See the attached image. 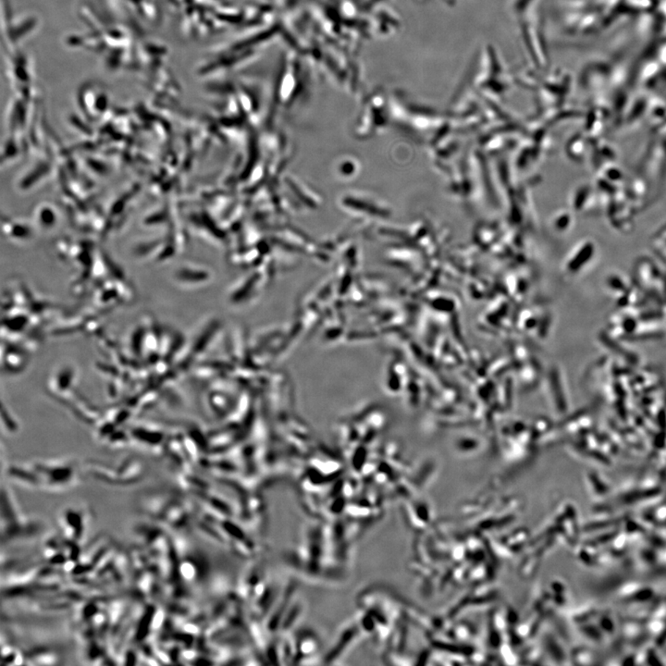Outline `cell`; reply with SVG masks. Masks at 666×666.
Returning a JSON list of instances; mask_svg holds the SVG:
<instances>
[{"label":"cell","mask_w":666,"mask_h":666,"mask_svg":"<svg viewBox=\"0 0 666 666\" xmlns=\"http://www.w3.org/2000/svg\"><path fill=\"white\" fill-rule=\"evenodd\" d=\"M87 517L89 515L83 510L71 507L62 510L59 517V527L68 542L78 544L83 539Z\"/></svg>","instance_id":"cell-1"}]
</instances>
